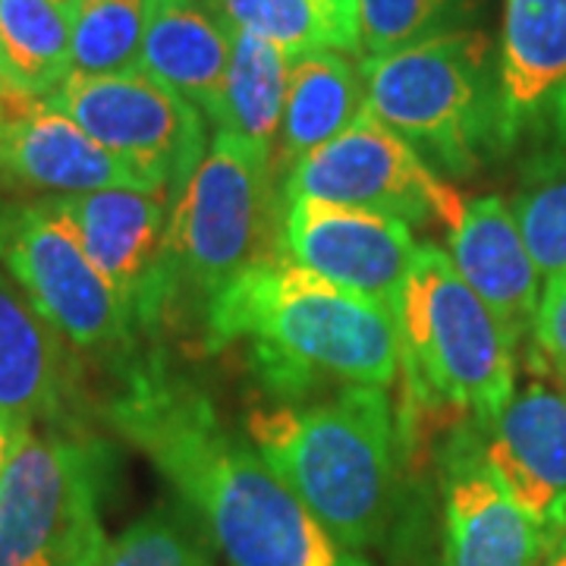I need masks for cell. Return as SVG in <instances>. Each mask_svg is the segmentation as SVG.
<instances>
[{
	"mask_svg": "<svg viewBox=\"0 0 566 566\" xmlns=\"http://www.w3.org/2000/svg\"><path fill=\"white\" fill-rule=\"evenodd\" d=\"M107 419L158 465L230 566H371L346 551L211 400L164 365H139Z\"/></svg>",
	"mask_w": 566,
	"mask_h": 566,
	"instance_id": "obj_1",
	"label": "cell"
},
{
	"mask_svg": "<svg viewBox=\"0 0 566 566\" xmlns=\"http://www.w3.org/2000/svg\"><path fill=\"white\" fill-rule=\"evenodd\" d=\"M205 340L208 349L245 340L259 371L283 397L322 378L387 390L400 375L394 312L283 252L252 264L205 305Z\"/></svg>",
	"mask_w": 566,
	"mask_h": 566,
	"instance_id": "obj_2",
	"label": "cell"
},
{
	"mask_svg": "<svg viewBox=\"0 0 566 566\" xmlns=\"http://www.w3.org/2000/svg\"><path fill=\"white\" fill-rule=\"evenodd\" d=\"M245 434L346 551L385 538L397 506V428L385 387L349 385L331 403L255 406Z\"/></svg>",
	"mask_w": 566,
	"mask_h": 566,
	"instance_id": "obj_3",
	"label": "cell"
},
{
	"mask_svg": "<svg viewBox=\"0 0 566 566\" xmlns=\"http://www.w3.org/2000/svg\"><path fill=\"white\" fill-rule=\"evenodd\" d=\"M365 111L447 174L469 177L504 151L497 54L460 29L359 63Z\"/></svg>",
	"mask_w": 566,
	"mask_h": 566,
	"instance_id": "obj_4",
	"label": "cell"
},
{
	"mask_svg": "<svg viewBox=\"0 0 566 566\" xmlns=\"http://www.w3.org/2000/svg\"><path fill=\"white\" fill-rule=\"evenodd\" d=\"M400 371L412 400L494 422L516 390V340L438 245H419L400 303Z\"/></svg>",
	"mask_w": 566,
	"mask_h": 566,
	"instance_id": "obj_5",
	"label": "cell"
},
{
	"mask_svg": "<svg viewBox=\"0 0 566 566\" xmlns=\"http://www.w3.org/2000/svg\"><path fill=\"white\" fill-rule=\"evenodd\" d=\"M271 151L218 129L205 158L170 199L167 262L174 286L211 303L252 264L281 255Z\"/></svg>",
	"mask_w": 566,
	"mask_h": 566,
	"instance_id": "obj_6",
	"label": "cell"
},
{
	"mask_svg": "<svg viewBox=\"0 0 566 566\" xmlns=\"http://www.w3.org/2000/svg\"><path fill=\"white\" fill-rule=\"evenodd\" d=\"M111 447L29 428L0 475V566H92L107 542L102 494Z\"/></svg>",
	"mask_w": 566,
	"mask_h": 566,
	"instance_id": "obj_7",
	"label": "cell"
},
{
	"mask_svg": "<svg viewBox=\"0 0 566 566\" xmlns=\"http://www.w3.org/2000/svg\"><path fill=\"white\" fill-rule=\"evenodd\" d=\"M0 268L73 349H133L129 308L48 202H0Z\"/></svg>",
	"mask_w": 566,
	"mask_h": 566,
	"instance_id": "obj_8",
	"label": "cell"
},
{
	"mask_svg": "<svg viewBox=\"0 0 566 566\" xmlns=\"http://www.w3.org/2000/svg\"><path fill=\"white\" fill-rule=\"evenodd\" d=\"M44 104L70 117L111 155L139 170L155 192H167L170 199L208 151L202 111L145 73H70Z\"/></svg>",
	"mask_w": 566,
	"mask_h": 566,
	"instance_id": "obj_9",
	"label": "cell"
},
{
	"mask_svg": "<svg viewBox=\"0 0 566 566\" xmlns=\"http://www.w3.org/2000/svg\"><path fill=\"white\" fill-rule=\"evenodd\" d=\"M293 199L356 205L406 223L450 227L463 196L450 189L422 155L385 123L363 114L337 139L305 155L283 180V205Z\"/></svg>",
	"mask_w": 566,
	"mask_h": 566,
	"instance_id": "obj_10",
	"label": "cell"
},
{
	"mask_svg": "<svg viewBox=\"0 0 566 566\" xmlns=\"http://www.w3.org/2000/svg\"><path fill=\"white\" fill-rule=\"evenodd\" d=\"M85 255L117 290L129 318L139 331L161 322L170 300L177 296L167 262V218L170 208L161 192L142 189H102L82 196L48 199Z\"/></svg>",
	"mask_w": 566,
	"mask_h": 566,
	"instance_id": "obj_11",
	"label": "cell"
},
{
	"mask_svg": "<svg viewBox=\"0 0 566 566\" xmlns=\"http://www.w3.org/2000/svg\"><path fill=\"white\" fill-rule=\"evenodd\" d=\"M281 252L324 281L381 303L397 318L400 290L419 243L409 223L385 211L293 199L283 205Z\"/></svg>",
	"mask_w": 566,
	"mask_h": 566,
	"instance_id": "obj_12",
	"label": "cell"
},
{
	"mask_svg": "<svg viewBox=\"0 0 566 566\" xmlns=\"http://www.w3.org/2000/svg\"><path fill=\"white\" fill-rule=\"evenodd\" d=\"M528 363L538 378L482 428V453L513 504L557 545L566 532V387L535 356Z\"/></svg>",
	"mask_w": 566,
	"mask_h": 566,
	"instance_id": "obj_13",
	"label": "cell"
},
{
	"mask_svg": "<svg viewBox=\"0 0 566 566\" xmlns=\"http://www.w3.org/2000/svg\"><path fill=\"white\" fill-rule=\"evenodd\" d=\"M0 182L82 196L102 189L155 192L139 170L111 155L61 111L0 92Z\"/></svg>",
	"mask_w": 566,
	"mask_h": 566,
	"instance_id": "obj_14",
	"label": "cell"
},
{
	"mask_svg": "<svg viewBox=\"0 0 566 566\" xmlns=\"http://www.w3.org/2000/svg\"><path fill=\"white\" fill-rule=\"evenodd\" d=\"M441 497L444 566H538L554 547L513 504L472 431H460L444 450Z\"/></svg>",
	"mask_w": 566,
	"mask_h": 566,
	"instance_id": "obj_15",
	"label": "cell"
},
{
	"mask_svg": "<svg viewBox=\"0 0 566 566\" xmlns=\"http://www.w3.org/2000/svg\"><path fill=\"white\" fill-rule=\"evenodd\" d=\"M497 76L506 148L566 142V0H504Z\"/></svg>",
	"mask_w": 566,
	"mask_h": 566,
	"instance_id": "obj_16",
	"label": "cell"
},
{
	"mask_svg": "<svg viewBox=\"0 0 566 566\" xmlns=\"http://www.w3.org/2000/svg\"><path fill=\"white\" fill-rule=\"evenodd\" d=\"M73 394L76 363L70 344L0 268V419L13 431L61 428Z\"/></svg>",
	"mask_w": 566,
	"mask_h": 566,
	"instance_id": "obj_17",
	"label": "cell"
},
{
	"mask_svg": "<svg viewBox=\"0 0 566 566\" xmlns=\"http://www.w3.org/2000/svg\"><path fill=\"white\" fill-rule=\"evenodd\" d=\"M450 259L479 300L497 315L516 346L526 340L542 300V274L501 196L465 199L447 227Z\"/></svg>",
	"mask_w": 566,
	"mask_h": 566,
	"instance_id": "obj_18",
	"label": "cell"
},
{
	"mask_svg": "<svg viewBox=\"0 0 566 566\" xmlns=\"http://www.w3.org/2000/svg\"><path fill=\"white\" fill-rule=\"evenodd\" d=\"M230 35L199 0H158L142 44L139 73L221 120Z\"/></svg>",
	"mask_w": 566,
	"mask_h": 566,
	"instance_id": "obj_19",
	"label": "cell"
},
{
	"mask_svg": "<svg viewBox=\"0 0 566 566\" xmlns=\"http://www.w3.org/2000/svg\"><path fill=\"white\" fill-rule=\"evenodd\" d=\"M363 107V73L346 61L344 51L324 48L290 63L281 136L271 151L274 174H290L305 155L337 139Z\"/></svg>",
	"mask_w": 566,
	"mask_h": 566,
	"instance_id": "obj_20",
	"label": "cell"
},
{
	"mask_svg": "<svg viewBox=\"0 0 566 566\" xmlns=\"http://www.w3.org/2000/svg\"><path fill=\"white\" fill-rule=\"evenodd\" d=\"M70 73V7L0 0V92L44 102Z\"/></svg>",
	"mask_w": 566,
	"mask_h": 566,
	"instance_id": "obj_21",
	"label": "cell"
},
{
	"mask_svg": "<svg viewBox=\"0 0 566 566\" xmlns=\"http://www.w3.org/2000/svg\"><path fill=\"white\" fill-rule=\"evenodd\" d=\"M230 35V66L223 82V104L218 129H230L243 139L274 151L281 136L286 85H290V57L277 44L255 39L249 32Z\"/></svg>",
	"mask_w": 566,
	"mask_h": 566,
	"instance_id": "obj_22",
	"label": "cell"
},
{
	"mask_svg": "<svg viewBox=\"0 0 566 566\" xmlns=\"http://www.w3.org/2000/svg\"><path fill=\"white\" fill-rule=\"evenodd\" d=\"M158 0H76L70 10V54L76 76L139 73L142 44Z\"/></svg>",
	"mask_w": 566,
	"mask_h": 566,
	"instance_id": "obj_23",
	"label": "cell"
},
{
	"mask_svg": "<svg viewBox=\"0 0 566 566\" xmlns=\"http://www.w3.org/2000/svg\"><path fill=\"white\" fill-rule=\"evenodd\" d=\"M510 208L538 274H566V142L538 151L523 167Z\"/></svg>",
	"mask_w": 566,
	"mask_h": 566,
	"instance_id": "obj_24",
	"label": "cell"
},
{
	"mask_svg": "<svg viewBox=\"0 0 566 566\" xmlns=\"http://www.w3.org/2000/svg\"><path fill=\"white\" fill-rule=\"evenodd\" d=\"M214 542L186 504L145 513L117 538H107L92 566H214Z\"/></svg>",
	"mask_w": 566,
	"mask_h": 566,
	"instance_id": "obj_25",
	"label": "cell"
},
{
	"mask_svg": "<svg viewBox=\"0 0 566 566\" xmlns=\"http://www.w3.org/2000/svg\"><path fill=\"white\" fill-rule=\"evenodd\" d=\"M479 0H359V54L381 57L469 29Z\"/></svg>",
	"mask_w": 566,
	"mask_h": 566,
	"instance_id": "obj_26",
	"label": "cell"
},
{
	"mask_svg": "<svg viewBox=\"0 0 566 566\" xmlns=\"http://www.w3.org/2000/svg\"><path fill=\"white\" fill-rule=\"evenodd\" d=\"M205 7L223 29L277 44L290 63L312 51L334 48L315 0H205Z\"/></svg>",
	"mask_w": 566,
	"mask_h": 566,
	"instance_id": "obj_27",
	"label": "cell"
},
{
	"mask_svg": "<svg viewBox=\"0 0 566 566\" xmlns=\"http://www.w3.org/2000/svg\"><path fill=\"white\" fill-rule=\"evenodd\" d=\"M528 356H535L566 387V274L547 277L532 324Z\"/></svg>",
	"mask_w": 566,
	"mask_h": 566,
	"instance_id": "obj_28",
	"label": "cell"
},
{
	"mask_svg": "<svg viewBox=\"0 0 566 566\" xmlns=\"http://www.w3.org/2000/svg\"><path fill=\"white\" fill-rule=\"evenodd\" d=\"M324 13L334 51L359 54V0H315Z\"/></svg>",
	"mask_w": 566,
	"mask_h": 566,
	"instance_id": "obj_29",
	"label": "cell"
},
{
	"mask_svg": "<svg viewBox=\"0 0 566 566\" xmlns=\"http://www.w3.org/2000/svg\"><path fill=\"white\" fill-rule=\"evenodd\" d=\"M22 431H13L10 424L0 419V475H3V465L10 460V453H13V444H17V438H20Z\"/></svg>",
	"mask_w": 566,
	"mask_h": 566,
	"instance_id": "obj_30",
	"label": "cell"
},
{
	"mask_svg": "<svg viewBox=\"0 0 566 566\" xmlns=\"http://www.w3.org/2000/svg\"><path fill=\"white\" fill-rule=\"evenodd\" d=\"M538 566H566V532L557 538V545L545 554V560Z\"/></svg>",
	"mask_w": 566,
	"mask_h": 566,
	"instance_id": "obj_31",
	"label": "cell"
},
{
	"mask_svg": "<svg viewBox=\"0 0 566 566\" xmlns=\"http://www.w3.org/2000/svg\"><path fill=\"white\" fill-rule=\"evenodd\" d=\"M57 3H63V7H70V10H73V3H76V0H57Z\"/></svg>",
	"mask_w": 566,
	"mask_h": 566,
	"instance_id": "obj_32",
	"label": "cell"
}]
</instances>
